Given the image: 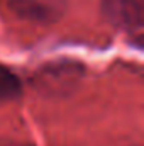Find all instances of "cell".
Here are the masks:
<instances>
[{
	"instance_id": "6da1fadb",
	"label": "cell",
	"mask_w": 144,
	"mask_h": 146,
	"mask_svg": "<svg viewBox=\"0 0 144 146\" xmlns=\"http://www.w3.org/2000/svg\"><path fill=\"white\" fill-rule=\"evenodd\" d=\"M102 15L110 26L126 33H141L144 0H102Z\"/></svg>"
},
{
	"instance_id": "7a4b0ae2",
	"label": "cell",
	"mask_w": 144,
	"mask_h": 146,
	"mask_svg": "<svg viewBox=\"0 0 144 146\" xmlns=\"http://www.w3.org/2000/svg\"><path fill=\"white\" fill-rule=\"evenodd\" d=\"M66 0H9L10 10L26 21L49 24L58 21L65 12Z\"/></svg>"
},
{
	"instance_id": "3957f363",
	"label": "cell",
	"mask_w": 144,
	"mask_h": 146,
	"mask_svg": "<svg viewBox=\"0 0 144 146\" xmlns=\"http://www.w3.org/2000/svg\"><path fill=\"white\" fill-rule=\"evenodd\" d=\"M22 94L20 78L9 66L0 63V102H9Z\"/></svg>"
},
{
	"instance_id": "277c9868",
	"label": "cell",
	"mask_w": 144,
	"mask_h": 146,
	"mask_svg": "<svg viewBox=\"0 0 144 146\" xmlns=\"http://www.w3.org/2000/svg\"><path fill=\"white\" fill-rule=\"evenodd\" d=\"M134 146H139V145H134Z\"/></svg>"
}]
</instances>
